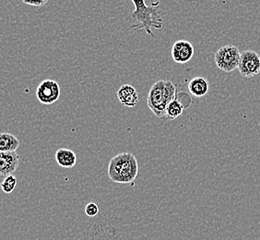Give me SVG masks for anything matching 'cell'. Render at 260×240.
I'll list each match as a JSON object with an SVG mask.
<instances>
[{"label":"cell","instance_id":"obj_7","mask_svg":"<svg viewBox=\"0 0 260 240\" xmlns=\"http://www.w3.org/2000/svg\"><path fill=\"white\" fill-rule=\"evenodd\" d=\"M194 55V46L190 42L179 40L175 42L172 48V57L176 63L185 64Z\"/></svg>","mask_w":260,"mask_h":240},{"label":"cell","instance_id":"obj_3","mask_svg":"<svg viewBox=\"0 0 260 240\" xmlns=\"http://www.w3.org/2000/svg\"><path fill=\"white\" fill-rule=\"evenodd\" d=\"M176 95V87L171 80H158L150 88L147 105L155 116L165 118L166 107Z\"/></svg>","mask_w":260,"mask_h":240},{"label":"cell","instance_id":"obj_2","mask_svg":"<svg viewBox=\"0 0 260 240\" xmlns=\"http://www.w3.org/2000/svg\"><path fill=\"white\" fill-rule=\"evenodd\" d=\"M139 175V163L131 153H122L115 155L109 162L108 177L118 184L133 182Z\"/></svg>","mask_w":260,"mask_h":240},{"label":"cell","instance_id":"obj_1","mask_svg":"<svg viewBox=\"0 0 260 240\" xmlns=\"http://www.w3.org/2000/svg\"><path fill=\"white\" fill-rule=\"evenodd\" d=\"M135 6V10L131 15V30H144L147 35H150L152 38L154 35L152 34V29L155 28L160 30L162 28L164 20L160 17V12L158 10L159 3L148 6L145 0H131Z\"/></svg>","mask_w":260,"mask_h":240},{"label":"cell","instance_id":"obj_5","mask_svg":"<svg viewBox=\"0 0 260 240\" xmlns=\"http://www.w3.org/2000/svg\"><path fill=\"white\" fill-rule=\"evenodd\" d=\"M60 95V86L54 80L42 81L36 89V98L43 105L54 104L59 99Z\"/></svg>","mask_w":260,"mask_h":240},{"label":"cell","instance_id":"obj_11","mask_svg":"<svg viewBox=\"0 0 260 240\" xmlns=\"http://www.w3.org/2000/svg\"><path fill=\"white\" fill-rule=\"evenodd\" d=\"M189 93L195 97H203L210 90L209 81L203 77H195L188 83Z\"/></svg>","mask_w":260,"mask_h":240},{"label":"cell","instance_id":"obj_15","mask_svg":"<svg viewBox=\"0 0 260 240\" xmlns=\"http://www.w3.org/2000/svg\"><path fill=\"white\" fill-rule=\"evenodd\" d=\"M85 214L89 217H94L99 214V206L95 202H90L85 207Z\"/></svg>","mask_w":260,"mask_h":240},{"label":"cell","instance_id":"obj_13","mask_svg":"<svg viewBox=\"0 0 260 240\" xmlns=\"http://www.w3.org/2000/svg\"><path fill=\"white\" fill-rule=\"evenodd\" d=\"M185 105L184 104L179 100V98L175 97L174 100L171 102L169 105H167L166 107V111H165V121L168 120H174L177 117H179L185 109Z\"/></svg>","mask_w":260,"mask_h":240},{"label":"cell","instance_id":"obj_10","mask_svg":"<svg viewBox=\"0 0 260 240\" xmlns=\"http://www.w3.org/2000/svg\"><path fill=\"white\" fill-rule=\"evenodd\" d=\"M55 161L61 167L72 168L77 163V155L73 151L61 148L55 153Z\"/></svg>","mask_w":260,"mask_h":240},{"label":"cell","instance_id":"obj_14","mask_svg":"<svg viewBox=\"0 0 260 240\" xmlns=\"http://www.w3.org/2000/svg\"><path fill=\"white\" fill-rule=\"evenodd\" d=\"M17 185H18L17 177L14 175H10L6 176L4 180L2 181L1 188H2V190H3L5 193L10 194V193L13 192L15 190Z\"/></svg>","mask_w":260,"mask_h":240},{"label":"cell","instance_id":"obj_16","mask_svg":"<svg viewBox=\"0 0 260 240\" xmlns=\"http://www.w3.org/2000/svg\"><path fill=\"white\" fill-rule=\"evenodd\" d=\"M48 1L49 0H22V2L27 5L35 6V7L45 6Z\"/></svg>","mask_w":260,"mask_h":240},{"label":"cell","instance_id":"obj_4","mask_svg":"<svg viewBox=\"0 0 260 240\" xmlns=\"http://www.w3.org/2000/svg\"><path fill=\"white\" fill-rule=\"evenodd\" d=\"M241 53L239 48L235 45H224L216 52V66L220 70L230 73L238 69L240 62Z\"/></svg>","mask_w":260,"mask_h":240},{"label":"cell","instance_id":"obj_6","mask_svg":"<svg viewBox=\"0 0 260 240\" xmlns=\"http://www.w3.org/2000/svg\"><path fill=\"white\" fill-rule=\"evenodd\" d=\"M238 70L244 78H252L260 72V55L253 50L241 53Z\"/></svg>","mask_w":260,"mask_h":240},{"label":"cell","instance_id":"obj_8","mask_svg":"<svg viewBox=\"0 0 260 240\" xmlns=\"http://www.w3.org/2000/svg\"><path fill=\"white\" fill-rule=\"evenodd\" d=\"M20 157L16 152L0 153V175L3 177L13 175L20 165Z\"/></svg>","mask_w":260,"mask_h":240},{"label":"cell","instance_id":"obj_9","mask_svg":"<svg viewBox=\"0 0 260 240\" xmlns=\"http://www.w3.org/2000/svg\"><path fill=\"white\" fill-rule=\"evenodd\" d=\"M117 97L121 104L126 107H135L139 101V94L135 88L129 84L121 86L117 91Z\"/></svg>","mask_w":260,"mask_h":240},{"label":"cell","instance_id":"obj_12","mask_svg":"<svg viewBox=\"0 0 260 240\" xmlns=\"http://www.w3.org/2000/svg\"><path fill=\"white\" fill-rule=\"evenodd\" d=\"M20 140L10 133H1L0 135V152L9 153L16 152L20 147Z\"/></svg>","mask_w":260,"mask_h":240}]
</instances>
